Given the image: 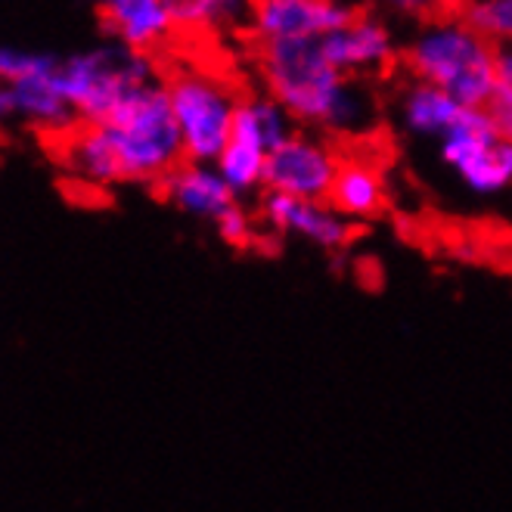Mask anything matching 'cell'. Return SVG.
Returning a JSON list of instances; mask_svg holds the SVG:
<instances>
[{"mask_svg":"<svg viewBox=\"0 0 512 512\" xmlns=\"http://www.w3.org/2000/svg\"><path fill=\"white\" fill-rule=\"evenodd\" d=\"M63 162L87 187H159L187 162L165 81L134 90L106 122L78 125L63 143Z\"/></svg>","mask_w":512,"mask_h":512,"instance_id":"1","label":"cell"},{"mask_svg":"<svg viewBox=\"0 0 512 512\" xmlns=\"http://www.w3.org/2000/svg\"><path fill=\"white\" fill-rule=\"evenodd\" d=\"M255 69L261 90L283 103L298 128L333 140H367L382 122L376 84L342 75L320 41L255 44Z\"/></svg>","mask_w":512,"mask_h":512,"instance_id":"2","label":"cell"},{"mask_svg":"<svg viewBox=\"0 0 512 512\" xmlns=\"http://www.w3.org/2000/svg\"><path fill=\"white\" fill-rule=\"evenodd\" d=\"M401 69L466 109H488L497 97V47L463 13L438 10L416 22L401 44Z\"/></svg>","mask_w":512,"mask_h":512,"instance_id":"3","label":"cell"},{"mask_svg":"<svg viewBox=\"0 0 512 512\" xmlns=\"http://www.w3.org/2000/svg\"><path fill=\"white\" fill-rule=\"evenodd\" d=\"M159 81L149 53L131 50L118 41H103L59 59L56 87L75 109L81 125H100L122 106L134 90Z\"/></svg>","mask_w":512,"mask_h":512,"instance_id":"4","label":"cell"},{"mask_svg":"<svg viewBox=\"0 0 512 512\" xmlns=\"http://www.w3.org/2000/svg\"><path fill=\"white\" fill-rule=\"evenodd\" d=\"M165 87L187 162L215 165L233 137V118L243 100L239 87L205 66H177Z\"/></svg>","mask_w":512,"mask_h":512,"instance_id":"5","label":"cell"},{"mask_svg":"<svg viewBox=\"0 0 512 512\" xmlns=\"http://www.w3.org/2000/svg\"><path fill=\"white\" fill-rule=\"evenodd\" d=\"M441 165L472 196H503L512 190V137L488 109H466L463 122L438 143Z\"/></svg>","mask_w":512,"mask_h":512,"instance_id":"6","label":"cell"},{"mask_svg":"<svg viewBox=\"0 0 512 512\" xmlns=\"http://www.w3.org/2000/svg\"><path fill=\"white\" fill-rule=\"evenodd\" d=\"M342 149L333 137L311 128H298L267 159L264 193H280L292 199L326 202L342 165Z\"/></svg>","mask_w":512,"mask_h":512,"instance_id":"7","label":"cell"},{"mask_svg":"<svg viewBox=\"0 0 512 512\" xmlns=\"http://www.w3.org/2000/svg\"><path fill=\"white\" fill-rule=\"evenodd\" d=\"M323 53L342 75L360 81H379L401 63L398 28L379 10H354L345 25L323 38Z\"/></svg>","mask_w":512,"mask_h":512,"instance_id":"8","label":"cell"},{"mask_svg":"<svg viewBox=\"0 0 512 512\" xmlns=\"http://www.w3.org/2000/svg\"><path fill=\"white\" fill-rule=\"evenodd\" d=\"M255 215L261 233L267 230L277 239H298V243L314 246L329 255L345 252L357 236V227L351 221H345L329 202H317V199L261 193Z\"/></svg>","mask_w":512,"mask_h":512,"instance_id":"9","label":"cell"},{"mask_svg":"<svg viewBox=\"0 0 512 512\" xmlns=\"http://www.w3.org/2000/svg\"><path fill=\"white\" fill-rule=\"evenodd\" d=\"M354 10H345L333 0H255L252 41H323L336 32Z\"/></svg>","mask_w":512,"mask_h":512,"instance_id":"10","label":"cell"},{"mask_svg":"<svg viewBox=\"0 0 512 512\" xmlns=\"http://www.w3.org/2000/svg\"><path fill=\"white\" fill-rule=\"evenodd\" d=\"M391 112H395V122L407 137L441 143L463 122L466 106L435 84L404 78L395 90V100H391Z\"/></svg>","mask_w":512,"mask_h":512,"instance_id":"11","label":"cell"},{"mask_svg":"<svg viewBox=\"0 0 512 512\" xmlns=\"http://www.w3.org/2000/svg\"><path fill=\"white\" fill-rule=\"evenodd\" d=\"M162 196L168 205H174L180 215L196 218V221H208L218 224L236 202V193L227 187V180L218 174L215 165H202V162H184L177 165L162 184H159Z\"/></svg>","mask_w":512,"mask_h":512,"instance_id":"12","label":"cell"},{"mask_svg":"<svg viewBox=\"0 0 512 512\" xmlns=\"http://www.w3.org/2000/svg\"><path fill=\"white\" fill-rule=\"evenodd\" d=\"M106 35L140 53H153L171 41L177 19L171 0H97Z\"/></svg>","mask_w":512,"mask_h":512,"instance_id":"13","label":"cell"},{"mask_svg":"<svg viewBox=\"0 0 512 512\" xmlns=\"http://www.w3.org/2000/svg\"><path fill=\"white\" fill-rule=\"evenodd\" d=\"M326 202L354 227L382 218L388 208L385 168L367 153H345Z\"/></svg>","mask_w":512,"mask_h":512,"instance_id":"14","label":"cell"},{"mask_svg":"<svg viewBox=\"0 0 512 512\" xmlns=\"http://www.w3.org/2000/svg\"><path fill=\"white\" fill-rule=\"evenodd\" d=\"M177 28L202 38H239L252 32L255 0H171Z\"/></svg>","mask_w":512,"mask_h":512,"instance_id":"15","label":"cell"},{"mask_svg":"<svg viewBox=\"0 0 512 512\" xmlns=\"http://www.w3.org/2000/svg\"><path fill=\"white\" fill-rule=\"evenodd\" d=\"M13 103H16V118L25 125H32L47 134H72L81 122L75 109L59 94L56 75H38L13 84Z\"/></svg>","mask_w":512,"mask_h":512,"instance_id":"16","label":"cell"},{"mask_svg":"<svg viewBox=\"0 0 512 512\" xmlns=\"http://www.w3.org/2000/svg\"><path fill=\"white\" fill-rule=\"evenodd\" d=\"M295 131H298L295 118L283 109V103L270 97L267 90H249V94H243V100H239V109L233 118L236 140H246L270 156Z\"/></svg>","mask_w":512,"mask_h":512,"instance_id":"17","label":"cell"},{"mask_svg":"<svg viewBox=\"0 0 512 512\" xmlns=\"http://www.w3.org/2000/svg\"><path fill=\"white\" fill-rule=\"evenodd\" d=\"M267 153L246 140L230 137L224 153L218 156L215 168L227 180V187L236 193V199H249L264 193V174H267Z\"/></svg>","mask_w":512,"mask_h":512,"instance_id":"18","label":"cell"},{"mask_svg":"<svg viewBox=\"0 0 512 512\" xmlns=\"http://www.w3.org/2000/svg\"><path fill=\"white\" fill-rule=\"evenodd\" d=\"M59 59L41 50H22L13 44H0V84H19L38 75H56Z\"/></svg>","mask_w":512,"mask_h":512,"instance_id":"19","label":"cell"},{"mask_svg":"<svg viewBox=\"0 0 512 512\" xmlns=\"http://www.w3.org/2000/svg\"><path fill=\"white\" fill-rule=\"evenodd\" d=\"M463 16L485 35L494 47L512 44V0H472Z\"/></svg>","mask_w":512,"mask_h":512,"instance_id":"20","label":"cell"},{"mask_svg":"<svg viewBox=\"0 0 512 512\" xmlns=\"http://www.w3.org/2000/svg\"><path fill=\"white\" fill-rule=\"evenodd\" d=\"M218 236L224 239L227 246L233 249H249L255 239H261V224H258V215L252 212V208H246L243 202H236L230 212L215 224Z\"/></svg>","mask_w":512,"mask_h":512,"instance_id":"21","label":"cell"},{"mask_svg":"<svg viewBox=\"0 0 512 512\" xmlns=\"http://www.w3.org/2000/svg\"><path fill=\"white\" fill-rule=\"evenodd\" d=\"M497 97L512 100V44L497 47Z\"/></svg>","mask_w":512,"mask_h":512,"instance_id":"22","label":"cell"},{"mask_svg":"<svg viewBox=\"0 0 512 512\" xmlns=\"http://www.w3.org/2000/svg\"><path fill=\"white\" fill-rule=\"evenodd\" d=\"M10 118H16V103H13V87L0 84V128H4Z\"/></svg>","mask_w":512,"mask_h":512,"instance_id":"23","label":"cell"},{"mask_svg":"<svg viewBox=\"0 0 512 512\" xmlns=\"http://www.w3.org/2000/svg\"><path fill=\"white\" fill-rule=\"evenodd\" d=\"M435 4H438V10H450V13H463L469 4H472V0H435Z\"/></svg>","mask_w":512,"mask_h":512,"instance_id":"24","label":"cell"},{"mask_svg":"<svg viewBox=\"0 0 512 512\" xmlns=\"http://www.w3.org/2000/svg\"><path fill=\"white\" fill-rule=\"evenodd\" d=\"M333 4L345 7V10H367L370 0H333Z\"/></svg>","mask_w":512,"mask_h":512,"instance_id":"25","label":"cell"}]
</instances>
